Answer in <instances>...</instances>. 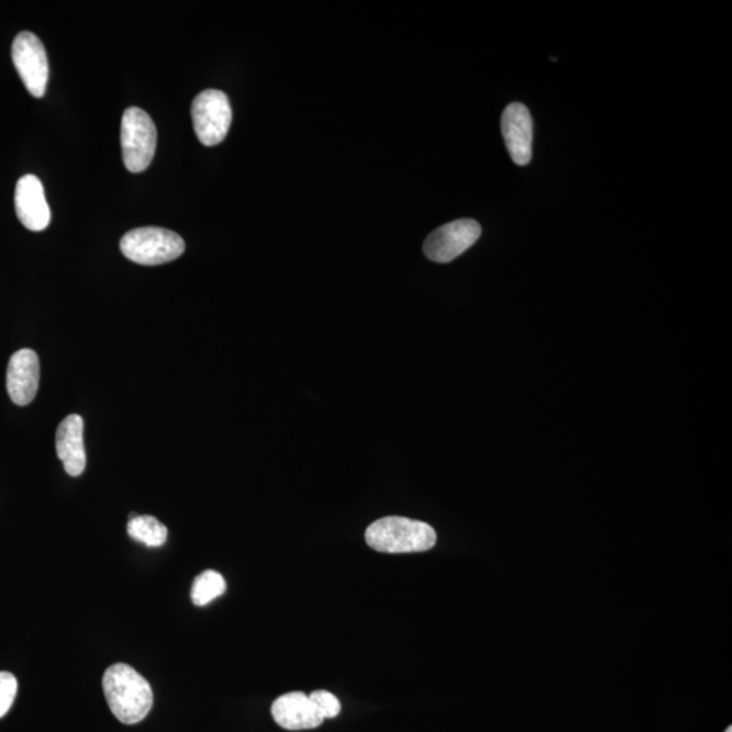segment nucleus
Wrapping results in <instances>:
<instances>
[{
	"label": "nucleus",
	"mask_w": 732,
	"mask_h": 732,
	"mask_svg": "<svg viewBox=\"0 0 732 732\" xmlns=\"http://www.w3.org/2000/svg\"><path fill=\"white\" fill-rule=\"evenodd\" d=\"M15 212L27 230L44 231L51 223V209L46 202L44 186L32 174L23 176L15 186Z\"/></svg>",
	"instance_id": "obj_9"
},
{
	"label": "nucleus",
	"mask_w": 732,
	"mask_h": 732,
	"mask_svg": "<svg viewBox=\"0 0 732 732\" xmlns=\"http://www.w3.org/2000/svg\"><path fill=\"white\" fill-rule=\"evenodd\" d=\"M84 429V420L78 414L68 415L57 428V457L63 462L64 469L69 476H80L85 473Z\"/></svg>",
	"instance_id": "obj_12"
},
{
	"label": "nucleus",
	"mask_w": 732,
	"mask_h": 732,
	"mask_svg": "<svg viewBox=\"0 0 732 732\" xmlns=\"http://www.w3.org/2000/svg\"><path fill=\"white\" fill-rule=\"evenodd\" d=\"M226 590L225 579L222 574L207 569L195 579L191 586V601L197 607H206L209 602L223 596Z\"/></svg>",
	"instance_id": "obj_14"
},
{
	"label": "nucleus",
	"mask_w": 732,
	"mask_h": 732,
	"mask_svg": "<svg viewBox=\"0 0 732 732\" xmlns=\"http://www.w3.org/2000/svg\"><path fill=\"white\" fill-rule=\"evenodd\" d=\"M273 719L280 728L290 731L317 729L324 722L322 713L303 691H290L273 702Z\"/></svg>",
	"instance_id": "obj_10"
},
{
	"label": "nucleus",
	"mask_w": 732,
	"mask_h": 732,
	"mask_svg": "<svg viewBox=\"0 0 732 732\" xmlns=\"http://www.w3.org/2000/svg\"><path fill=\"white\" fill-rule=\"evenodd\" d=\"M19 691V681L9 672H0V718L9 712Z\"/></svg>",
	"instance_id": "obj_15"
},
{
	"label": "nucleus",
	"mask_w": 732,
	"mask_h": 732,
	"mask_svg": "<svg viewBox=\"0 0 732 732\" xmlns=\"http://www.w3.org/2000/svg\"><path fill=\"white\" fill-rule=\"evenodd\" d=\"M724 732H732V728H729V729L725 730Z\"/></svg>",
	"instance_id": "obj_17"
},
{
	"label": "nucleus",
	"mask_w": 732,
	"mask_h": 732,
	"mask_svg": "<svg viewBox=\"0 0 732 732\" xmlns=\"http://www.w3.org/2000/svg\"><path fill=\"white\" fill-rule=\"evenodd\" d=\"M121 253L132 263L156 266L176 260L185 253L181 236L159 226H143L122 236Z\"/></svg>",
	"instance_id": "obj_3"
},
{
	"label": "nucleus",
	"mask_w": 732,
	"mask_h": 732,
	"mask_svg": "<svg viewBox=\"0 0 732 732\" xmlns=\"http://www.w3.org/2000/svg\"><path fill=\"white\" fill-rule=\"evenodd\" d=\"M102 687L110 711L124 724L142 722L154 705L153 688L142 674L125 664L110 666Z\"/></svg>",
	"instance_id": "obj_1"
},
{
	"label": "nucleus",
	"mask_w": 732,
	"mask_h": 732,
	"mask_svg": "<svg viewBox=\"0 0 732 732\" xmlns=\"http://www.w3.org/2000/svg\"><path fill=\"white\" fill-rule=\"evenodd\" d=\"M191 120L199 141L213 147L222 143L230 131L232 109L229 97L220 90H206L191 104Z\"/></svg>",
	"instance_id": "obj_5"
},
{
	"label": "nucleus",
	"mask_w": 732,
	"mask_h": 732,
	"mask_svg": "<svg viewBox=\"0 0 732 732\" xmlns=\"http://www.w3.org/2000/svg\"><path fill=\"white\" fill-rule=\"evenodd\" d=\"M502 135L510 158L515 165L526 166L532 159L533 120L524 103H510L502 114Z\"/></svg>",
	"instance_id": "obj_8"
},
{
	"label": "nucleus",
	"mask_w": 732,
	"mask_h": 732,
	"mask_svg": "<svg viewBox=\"0 0 732 732\" xmlns=\"http://www.w3.org/2000/svg\"><path fill=\"white\" fill-rule=\"evenodd\" d=\"M481 235V226L473 219L455 220L435 230L423 244V253L433 263L447 264L473 247Z\"/></svg>",
	"instance_id": "obj_7"
},
{
	"label": "nucleus",
	"mask_w": 732,
	"mask_h": 732,
	"mask_svg": "<svg viewBox=\"0 0 732 732\" xmlns=\"http://www.w3.org/2000/svg\"><path fill=\"white\" fill-rule=\"evenodd\" d=\"M366 544L385 554H414L432 550L437 533L426 522L406 517H385L366 528Z\"/></svg>",
	"instance_id": "obj_2"
},
{
	"label": "nucleus",
	"mask_w": 732,
	"mask_h": 732,
	"mask_svg": "<svg viewBox=\"0 0 732 732\" xmlns=\"http://www.w3.org/2000/svg\"><path fill=\"white\" fill-rule=\"evenodd\" d=\"M14 67L33 97L45 96L49 79L48 56L44 44L32 32H21L11 48Z\"/></svg>",
	"instance_id": "obj_6"
},
{
	"label": "nucleus",
	"mask_w": 732,
	"mask_h": 732,
	"mask_svg": "<svg viewBox=\"0 0 732 732\" xmlns=\"http://www.w3.org/2000/svg\"><path fill=\"white\" fill-rule=\"evenodd\" d=\"M158 132L153 119L141 108H127L121 121L122 159L131 173L147 170L153 162Z\"/></svg>",
	"instance_id": "obj_4"
},
{
	"label": "nucleus",
	"mask_w": 732,
	"mask_h": 732,
	"mask_svg": "<svg viewBox=\"0 0 732 732\" xmlns=\"http://www.w3.org/2000/svg\"><path fill=\"white\" fill-rule=\"evenodd\" d=\"M310 699L322 713L324 719L339 717L341 712V702L333 694L328 690H315L310 695Z\"/></svg>",
	"instance_id": "obj_16"
},
{
	"label": "nucleus",
	"mask_w": 732,
	"mask_h": 732,
	"mask_svg": "<svg viewBox=\"0 0 732 732\" xmlns=\"http://www.w3.org/2000/svg\"><path fill=\"white\" fill-rule=\"evenodd\" d=\"M40 385V359L32 348H22L10 358L8 391L16 406H27L36 398Z\"/></svg>",
	"instance_id": "obj_11"
},
{
	"label": "nucleus",
	"mask_w": 732,
	"mask_h": 732,
	"mask_svg": "<svg viewBox=\"0 0 732 732\" xmlns=\"http://www.w3.org/2000/svg\"><path fill=\"white\" fill-rule=\"evenodd\" d=\"M127 534L136 542L156 548L166 543L168 531L153 515H136L127 522Z\"/></svg>",
	"instance_id": "obj_13"
}]
</instances>
